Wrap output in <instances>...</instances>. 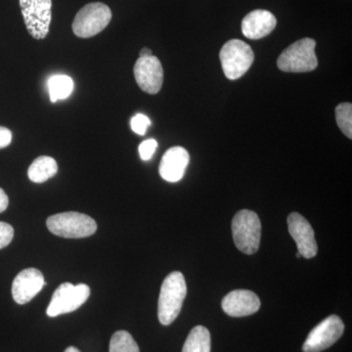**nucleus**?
Masks as SVG:
<instances>
[{
	"mask_svg": "<svg viewBox=\"0 0 352 352\" xmlns=\"http://www.w3.org/2000/svg\"><path fill=\"white\" fill-rule=\"evenodd\" d=\"M222 309L231 317H244L256 314L261 308V300L254 292L235 289L224 296Z\"/></svg>",
	"mask_w": 352,
	"mask_h": 352,
	"instance_id": "obj_13",
	"label": "nucleus"
},
{
	"mask_svg": "<svg viewBox=\"0 0 352 352\" xmlns=\"http://www.w3.org/2000/svg\"><path fill=\"white\" fill-rule=\"evenodd\" d=\"M73 78L68 76L56 75L51 76L48 80V91L51 102L55 103L58 100H64L68 98L72 92L74 91Z\"/></svg>",
	"mask_w": 352,
	"mask_h": 352,
	"instance_id": "obj_18",
	"label": "nucleus"
},
{
	"mask_svg": "<svg viewBox=\"0 0 352 352\" xmlns=\"http://www.w3.org/2000/svg\"><path fill=\"white\" fill-rule=\"evenodd\" d=\"M46 226L51 233L68 239L89 237L97 230L96 222L92 217L76 212L51 215Z\"/></svg>",
	"mask_w": 352,
	"mask_h": 352,
	"instance_id": "obj_3",
	"label": "nucleus"
},
{
	"mask_svg": "<svg viewBox=\"0 0 352 352\" xmlns=\"http://www.w3.org/2000/svg\"><path fill=\"white\" fill-rule=\"evenodd\" d=\"M157 142L155 139H148L139 145V155L143 161H149L156 152Z\"/></svg>",
	"mask_w": 352,
	"mask_h": 352,
	"instance_id": "obj_22",
	"label": "nucleus"
},
{
	"mask_svg": "<svg viewBox=\"0 0 352 352\" xmlns=\"http://www.w3.org/2000/svg\"><path fill=\"white\" fill-rule=\"evenodd\" d=\"M21 11L28 32L32 38H46L51 24V0H19Z\"/></svg>",
	"mask_w": 352,
	"mask_h": 352,
	"instance_id": "obj_8",
	"label": "nucleus"
},
{
	"mask_svg": "<svg viewBox=\"0 0 352 352\" xmlns=\"http://www.w3.org/2000/svg\"><path fill=\"white\" fill-rule=\"evenodd\" d=\"M288 226L289 235L298 245V254L305 258H314L318 252V245L309 222L302 214L292 212L288 217Z\"/></svg>",
	"mask_w": 352,
	"mask_h": 352,
	"instance_id": "obj_11",
	"label": "nucleus"
},
{
	"mask_svg": "<svg viewBox=\"0 0 352 352\" xmlns=\"http://www.w3.org/2000/svg\"><path fill=\"white\" fill-rule=\"evenodd\" d=\"M110 352H140L132 336L126 331H118L110 340Z\"/></svg>",
	"mask_w": 352,
	"mask_h": 352,
	"instance_id": "obj_19",
	"label": "nucleus"
},
{
	"mask_svg": "<svg viewBox=\"0 0 352 352\" xmlns=\"http://www.w3.org/2000/svg\"><path fill=\"white\" fill-rule=\"evenodd\" d=\"M12 142V132L6 127L0 126V149L6 148Z\"/></svg>",
	"mask_w": 352,
	"mask_h": 352,
	"instance_id": "obj_24",
	"label": "nucleus"
},
{
	"mask_svg": "<svg viewBox=\"0 0 352 352\" xmlns=\"http://www.w3.org/2000/svg\"><path fill=\"white\" fill-rule=\"evenodd\" d=\"M64 352H80L78 349L75 346H69L68 349H66Z\"/></svg>",
	"mask_w": 352,
	"mask_h": 352,
	"instance_id": "obj_27",
	"label": "nucleus"
},
{
	"mask_svg": "<svg viewBox=\"0 0 352 352\" xmlns=\"http://www.w3.org/2000/svg\"><path fill=\"white\" fill-rule=\"evenodd\" d=\"M296 256H298V258H302V256H300V254H298H298H296Z\"/></svg>",
	"mask_w": 352,
	"mask_h": 352,
	"instance_id": "obj_28",
	"label": "nucleus"
},
{
	"mask_svg": "<svg viewBox=\"0 0 352 352\" xmlns=\"http://www.w3.org/2000/svg\"><path fill=\"white\" fill-rule=\"evenodd\" d=\"M219 58L224 75L228 80H235L251 68L254 54L249 44L240 39H231L222 46Z\"/></svg>",
	"mask_w": 352,
	"mask_h": 352,
	"instance_id": "obj_5",
	"label": "nucleus"
},
{
	"mask_svg": "<svg viewBox=\"0 0 352 352\" xmlns=\"http://www.w3.org/2000/svg\"><path fill=\"white\" fill-rule=\"evenodd\" d=\"M182 352H210V331L204 326H196L192 329Z\"/></svg>",
	"mask_w": 352,
	"mask_h": 352,
	"instance_id": "obj_17",
	"label": "nucleus"
},
{
	"mask_svg": "<svg viewBox=\"0 0 352 352\" xmlns=\"http://www.w3.org/2000/svg\"><path fill=\"white\" fill-rule=\"evenodd\" d=\"M336 120L342 133L352 138V105L351 103H342L336 108Z\"/></svg>",
	"mask_w": 352,
	"mask_h": 352,
	"instance_id": "obj_20",
	"label": "nucleus"
},
{
	"mask_svg": "<svg viewBox=\"0 0 352 352\" xmlns=\"http://www.w3.org/2000/svg\"><path fill=\"white\" fill-rule=\"evenodd\" d=\"M344 331V324L337 315L324 319L307 336L303 344V352H321L332 346L340 339Z\"/></svg>",
	"mask_w": 352,
	"mask_h": 352,
	"instance_id": "obj_9",
	"label": "nucleus"
},
{
	"mask_svg": "<svg viewBox=\"0 0 352 352\" xmlns=\"http://www.w3.org/2000/svg\"><path fill=\"white\" fill-rule=\"evenodd\" d=\"M187 295V286L182 272H171L164 280L157 305V317L164 326L177 318Z\"/></svg>",
	"mask_w": 352,
	"mask_h": 352,
	"instance_id": "obj_1",
	"label": "nucleus"
},
{
	"mask_svg": "<svg viewBox=\"0 0 352 352\" xmlns=\"http://www.w3.org/2000/svg\"><path fill=\"white\" fill-rule=\"evenodd\" d=\"M14 237V229L10 224L0 221V250L4 249L11 242Z\"/></svg>",
	"mask_w": 352,
	"mask_h": 352,
	"instance_id": "obj_23",
	"label": "nucleus"
},
{
	"mask_svg": "<svg viewBox=\"0 0 352 352\" xmlns=\"http://www.w3.org/2000/svg\"><path fill=\"white\" fill-rule=\"evenodd\" d=\"M277 25L275 16L270 11L254 10L242 21V32L247 38L261 39L270 34Z\"/></svg>",
	"mask_w": 352,
	"mask_h": 352,
	"instance_id": "obj_15",
	"label": "nucleus"
},
{
	"mask_svg": "<svg viewBox=\"0 0 352 352\" xmlns=\"http://www.w3.org/2000/svg\"><path fill=\"white\" fill-rule=\"evenodd\" d=\"M89 296L90 289L87 285L75 286L68 282L60 285L53 294L46 314L50 317H56L75 311L87 302Z\"/></svg>",
	"mask_w": 352,
	"mask_h": 352,
	"instance_id": "obj_7",
	"label": "nucleus"
},
{
	"mask_svg": "<svg viewBox=\"0 0 352 352\" xmlns=\"http://www.w3.org/2000/svg\"><path fill=\"white\" fill-rule=\"evenodd\" d=\"M139 55H140V58H147L153 56L152 51L149 50V48H142L139 52Z\"/></svg>",
	"mask_w": 352,
	"mask_h": 352,
	"instance_id": "obj_26",
	"label": "nucleus"
},
{
	"mask_svg": "<svg viewBox=\"0 0 352 352\" xmlns=\"http://www.w3.org/2000/svg\"><path fill=\"white\" fill-rule=\"evenodd\" d=\"M58 164L53 157L41 156L32 162L28 170L30 180L34 183H43L57 175Z\"/></svg>",
	"mask_w": 352,
	"mask_h": 352,
	"instance_id": "obj_16",
	"label": "nucleus"
},
{
	"mask_svg": "<svg viewBox=\"0 0 352 352\" xmlns=\"http://www.w3.org/2000/svg\"><path fill=\"white\" fill-rule=\"evenodd\" d=\"M190 161L189 153L180 146L171 147L164 153L160 164V175L168 182H177L182 179Z\"/></svg>",
	"mask_w": 352,
	"mask_h": 352,
	"instance_id": "obj_14",
	"label": "nucleus"
},
{
	"mask_svg": "<svg viewBox=\"0 0 352 352\" xmlns=\"http://www.w3.org/2000/svg\"><path fill=\"white\" fill-rule=\"evenodd\" d=\"M112 11L106 4L94 2L83 6L74 20V34L78 38H89L104 31L112 20Z\"/></svg>",
	"mask_w": 352,
	"mask_h": 352,
	"instance_id": "obj_6",
	"label": "nucleus"
},
{
	"mask_svg": "<svg viewBox=\"0 0 352 352\" xmlns=\"http://www.w3.org/2000/svg\"><path fill=\"white\" fill-rule=\"evenodd\" d=\"M9 205L8 196L3 189L0 188V212H4Z\"/></svg>",
	"mask_w": 352,
	"mask_h": 352,
	"instance_id": "obj_25",
	"label": "nucleus"
},
{
	"mask_svg": "<svg viewBox=\"0 0 352 352\" xmlns=\"http://www.w3.org/2000/svg\"><path fill=\"white\" fill-rule=\"evenodd\" d=\"M45 284L43 273L38 270L27 268L21 271L14 279L12 284L14 300L18 305H25L31 302Z\"/></svg>",
	"mask_w": 352,
	"mask_h": 352,
	"instance_id": "obj_12",
	"label": "nucleus"
},
{
	"mask_svg": "<svg viewBox=\"0 0 352 352\" xmlns=\"http://www.w3.org/2000/svg\"><path fill=\"white\" fill-rule=\"evenodd\" d=\"M131 129L139 135H145L148 127L151 126V120L143 113L134 116L131 122Z\"/></svg>",
	"mask_w": 352,
	"mask_h": 352,
	"instance_id": "obj_21",
	"label": "nucleus"
},
{
	"mask_svg": "<svg viewBox=\"0 0 352 352\" xmlns=\"http://www.w3.org/2000/svg\"><path fill=\"white\" fill-rule=\"evenodd\" d=\"M233 239L239 251L254 254L258 251L261 238V222L258 215L249 210H242L232 220Z\"/></svg>",
	"mask_w": 352,
	"mask_h": 352,
	"instance_id": "obj_4",
	"label": "nucleus"
},
{
	"mask_svg": "<svg viewBox=\"0 0 352 352\" xmlns=\"http://www.w3.org/2000/svg\"><path fill=\"white\" fill-rule=\"evenodd\" d=\"M316 41L305 38L286 48L277 60V67L286 73H308L318 66L315 54Z\"/></svg>",
	"mask_w": 352,
	"mask_h": 352,
	"instance_id": "obj_2",
	"label": "nucleus"
},
{
	"mask_svg": "<svg viewBox=\"0 0 352 352\" xmlns=\"http://www.w3.org/2000/svg\"><path fill=\"white\" fill-rule=\"evenodd\" d=\"M134 78L141 90L148 94H159L164 82V69L156 56L139 58L134 65Z\"/></svg>",
	"mask_w": 352,
	"mask_h": 352,
	"instance_id": "obj_10",
	"label": "nucleus"
}]
</instances>
